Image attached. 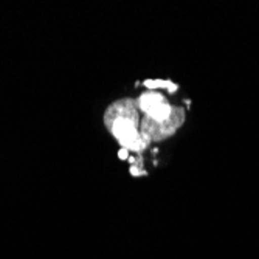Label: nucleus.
Masks as SVG:
<instances>
[{"label": "nucleus", "mask_w": 259, "mask_h": 259, "mask_svg": "<svg viewBox=\"0 0 259 259\" xmlns=\"http://www.w3.org/2000/svg\"><path fill=\"white\" fill-rule=\"evenodd\" d=\"M137 123H138V116H118L116 120H113L109 131L118 140V143L124 149L140 152L148 143L138 134Z\"/></svg>", "instance_id": "f257e3e1"}, {"label": "nucleus", "mask_w": 259, "mask_h": 259, "mask_svg": "<svg viewBox=\"0 0 259 259\" xmlns=\"http://www.w3.org/2000/svg\"><path fill=\"white\" fill-rule=\"evenodd\" d=\"M183 121H185V112L180 107L172 109L169 120L163 121V123H157L146 116L143 121V132H141V137H143L146 143H149L152 138H164V137L174 134L182 126Z\"/></svg>", "instance_id": "f03ea898"}, {"label": "nucleus", "mask_w": 259, "mask_h": 259, "mask_svg": "<svg viewBox=\"0 0 259 259\" xmlns=\"http://www.w3.org/2000/svg\"><path fill=\"white\" fill-rule=\"evenodd\" d=\"M163 103H166V100L163 98L161 93H157L155 90H151V92L143 93V95L140 97V100H138L137 104L141 107V110H143L148 115V113H151L154 109H157Z\"/></svg>", "instance_id": "7ed1b4c3"}, {"label": "nucleus", "mask_w": 259, "mask_h": 259, "mask_svg": "<svg viewBox=\"0 0 259 259\" xmlns=\"http://www.w3.org/2000/svg\"><path fill=\"white\" fill-rule=\"evenodd\" d=\"M145 85L148 87V89H151V90H155V89H158V87H169V85H172V82L169 81V79H166V81H160V79H148V81H145Z\"/></svg>", "instance_id": "20e7f679"}, {"label": "nucleus", "mask_w": 259, "mask_h": 259, "mask_svg": "<svg viewBox=\"0 0 259 259\" xmlns=\"http://www.w3.org/2000/svg\"><path fill=\"white\" fill-rule=\"evenodd\" d=\"M118 157H120L121 160H126V158H129V151H127V149H124V148H121V151L118 152Z\"/></svg>", "instance_id": "39448f33"}, {"label": "nucleus", "mask_w": 259, "mask_h": 259, "mask_svg": "<svg viewBox=\"0 0 259 259\" xmlns=\"http://www.w3.org/2000/svg\"><path fill=\"white\" fill-rule=\"evenodd\" d=\"M177 89H179V87H177L176 84H172V85H169V87H168V92H169V93H176V90H177Z\"/></svg>", "instance_id": "423d86ee"}]
</instances>
